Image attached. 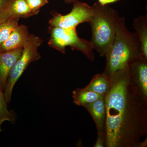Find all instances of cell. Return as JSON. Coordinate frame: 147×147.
<instances>
[{
  "label": "cell",
  "instance_id": "obj_2",
  "mask_svg": "<svg viewBox=\"0 0 147 147\" xmlns=\"http://www.w3.org/2000/svg\"><path fill=\"white\" fill-rule=\"evenodd\" d=\"M141 54L136 33L128 30L125 18L119 17L115 38L105 56L106 66L103 73L109 77L116 71L128 67L129 63Z\"/></svg>",
  "mask_w": 147,
  "mask_h": 147
},
{
  "label": "cell",
  "instance_id": "obj_13",
  "mask_svg": "<svg viewBox=\"0 0 147 147\" xmlns=\"http://www.w3.org/2000/svg\"><path fill=\"white\" fill-rule=\"evenodd\" d=\"M104 97L102 95L88 90L85 88H78L72 92L73 103L79 106L84 107L87 104L94 102Z\"/></svg>",
  "mask_w": 147,
  "mask_h": 147
},
{
  "label": "cell",
  "instance_id": "obj_3",
  "mask_svg": "<svg viewBox=\"0 0 147 147\" xmlns=\"http://www.w3.org/2000/svg\"><path fill=\"white\" fill-rule=\"evenodd\" d=\"M92 16L89 22L92 36L90 43L93 50L104 57L115 37L116 26L119 16L117 11L108 6L95 3L92 6Z\"/></svg>",
  "mask_w": 147,
  "mask_h": 147
},
{
  "label": "cell",
  "instance_id": "obj_7",
  "mask_svg": "<svg viewBox=\"0 0 147 147\" xmlns=\"http://www.w3.org/2000/svg\"><path fill=\"white\" fill-rule=\"evenodd\" d=\"M129 69L133 85L147 102V58L141 54L129 63Z\"/></svg>",
  "mask_w": 147,
  "mask_h": 147
},
{
  "label": "cell",
  "instance_id": "obj_16",
  "mask_svg": "<svg viewBox=\"0 0 147 147\" xmlns=\"http://www.w3.org/2000/svg\"><path fill=\"white\" fill-rule=\"evenodd\" d=\"M6 121L13 123L16 118L14 114L9 111L3 92L0 88V131H2V125Z\"/></svg>",
  "mask_w": 147,
  "mask_h": 147
},
{
  "label": "cell",
  "instance_id": "obj_22",
  "mask_svg": "<svg viewBox=\"0 0 147 147\" xmlns=\"http://www.w3.org/2000/svg\"><path fill=\"white\" fill-rule=\"evenodd\" d=\"M63 1L67 3H74L77 1V0H63Z\"/></svg>",
  "mask_w": 147,
  "mask_h": 147
},
{
  "label": "cell",
  "instance_id": "obj_9",
  "mask_svg": "<svg viewBox=\"0 0 147 147\" xmlns=\"http://www.w3.org/2000/svg\"><path fill=\"white\" fill-rule=\"evenodd\" d=\"M30 35L27 27L18 25L8 39L0 45V53L23 48Z\"/></svg>",
  "mask_w": 147,
  "mask_h": 147
},
{
  "label": "cell",
  "instance_id": "obj_12",
  "mask_svg": "<svg viewBox=\"0 0 147 147\" xmlns=\"http://www.w3.org/2000/svg\"><path fill=\"white\" fill-rule=\"evenodd\" d=\"M110 86V78L103 73L95 74L89 84L85 87L86 90L102 95L105 97Z\"/></svg>",
  "mask_w": 147,
  "mask_h": 147
},
{
  "label": "cell",
  "instance_id": "obj_14",
  "mask_svg": "<svg viewBox=\"0 0 147 147\" xmlns=\"http://www.w3.org/2000/svg\"><path fill=\"white\" fill-rule=\"evenodd\" d=\"M9 11L11 18H27L35 15L29 7L26 0H13Z\"/></svg>",
  "mask_w": 147,
  "mask_h": 147
},
{
  "label": "cell",
  "instance_id": "obj_17",
  "mask_svg": "<svg viewBox=\"0 0 147 147\" xmlns=\"http://www.w3.org/2000/svg\"><path fill=\"white\" fill-rule=\"evenodd\" d=\"M13 0H0V24L11 18L9 11Z\"/></svg>",
  "mask_w": 147,
  "mask_h": 147
},
{
  "label": "cell",
  "instance_id": "obj_15",
  "mask_svg": "<svg viewBox=\"0 0 147 147\" xmlns=\"http://www.w3.org/2000/svg\"><path fill=\"white\" fill-rule=\"evenodd\" d=\"M19 18H9L0 24V45L8 39L18 25Z\"/></svg>",
  "mask_w": 147,
  "mask_h": 147
},
{
  "label": "cell",
  "instance_id": "obj_1",
  "mask_svg": "<svg viewBox=\"0 0 147 147\" xmlns=\"http://www.w3.org/2000/svg\"><path fill=\"white\" fill-rule=\"evenodd\" d=\"M105 96V146L139 147L147 134V102L132 83L129 66L109 76Z\"/></svg>",
  "mask_w": 147,
  "mask_h": 147
},
{
  "label": "cell",
  "instance_id": "obj_10",
  "mask_svg": "<svg viewBox=\"0 0 147 147\" xmlns=\"http://www.w3.org/2000/svg\"><path fill=\"white\" fill-rule=\"evenodd\" d=\"M93 119L98 132L105 133L106 110L105 97L84 106Z\"/></svg>",
  "mask_w": 147,
  "mask_h": 147
},
{
  "label": "cell",
  "instance_id": "obj_4",
  "mask_svg": "<svg viewBox=\"0 0 147 147\" xmlns=\"http://www.w3.org/2000/svg\"><path fill=\"white\" fill-rule=\"evenodd\" d=\"M49 31L50 38L48 44L50 47L65 54V47L69 46L72 50L81 51L90 61L94 62L95 56L90 42L80 38L76 28L50 26Z\"/></svg>",
  "mask_w": 147,
  "mask_h": 147
},
{
  "label": "cell",
  "instance_id": "obj_21",
  "mask_svg": "<svg viewBox=\"0 0 147 147\" xmlns=\"http://www.w3.org/2000/svg\"><path fill=\"white\" fill-rule=\"evenodd\" d=\"M147 146V138L145 139L144 141L143 142H141L140 144H139V147H146Z\"/></svg>",
  "mask_w": 147,
  "mask_h": 147
},
{
  "label": "cell",
  "instance_id": "obj_5",
  "mask_svg": "<svg viewBox=\"0 0 147 147\" xmlns=\"http://www.w3.org/2000/svg\"><path fill=\"white\" fill-rule=\"evenodd\" d=\"M43 42V40L34 35L30 34L26 43L20 57L9 75L4 94L6 102L11 101L13 87L25 70L31 63L38 60L41 56L38 51V47Z\"/></svg>",
  "mask_w": 147,
  "mask_h": 147
},
{
  "label": "cell",
  "instance_id": "obj_20",
  "mask_svg": "<svg viewBox=\"0 0 147 147\" xmlns=\"http://www.w3.org/2000/svg\"><path fill=\"white\" fill-rule=\"evenodd\" d=\"M119 1L120 0H98V3L101 5L105 6Z\"/></svg>",
  "mask_w": 147,
  "mask_h": 147
},
{
  "label": "cell",
  "instance_id": "obj_8",
  "mask_svg": "<svg viewBox=\"0 0 147 147\" xmlns=\"http://www.w3.org/2000/svg\"><path fill=\"white\" fill-rule=\"evenodd\" d=\"M23 49L0 53V88L3 92L9 73L21 56Z\"/></svg>",
  "mask_w": 147,
  "mask_h": 147
},
{
  "label": "cell",
  "instance_id": "obj_6",
  "mask_svg": "<svg viewBox=\"0 0 147 147\" xmlns=\"http://www.w3.org/2000/svg\"><path fill=\"white\" fill-rule=\"evenodd\" d=\"M93 9L86 3L76 2L70 13L63 15L53 11V17L49 21L50 26L64 28H76L79 24L85 22L89 23L92 16Z\"/></svg>",
  "mask_w": 147,
  "mask_h": 147
},
{
  "label": "cell",
  "instance_id": "obj_11",
  "mask_svg": "<svg viewBox=\"0 0 147 147\" xmlns=\"http://www.w3.org/2000/svg\"><path fill=\"white\" fill-rule=\"evenodd\" d=\"M133 26L139 39L141 53L147 58V16H140L134 18Z\"/></svg>",
  "mask_w": 147,
  "mask_h": 147
},
{
  "label": "cell",
  "instance_id": "obj_18",
  "mask_svg": "<svg viewBox=\"0 0 147 147\" xmlns=\"http://www.w3.org/2000/svg\"><path fill=\"white\" fill-rule=\"evenodd\" d=\"M29 7L35 14H38L40 8L48 3V0H26Z\"/></svg>",
  "mask_w": 147,
  "mask_h": 147
},
{
  "label": "cell",
  "instance_id": "obj_19",
  "mask_svg": "<svg viewBox=\"0 0 147 147\" xmlns=\"http://www.w3.org/2000/svg\"><path fill=\"white\" fill-rule=\"evenodd\" d=\"M105 133L98 132L97 139L94 147H104L105 146Z\"/></svg>",
  "mask_w": 147,
  "mask_h": 147
}]
</instances>
